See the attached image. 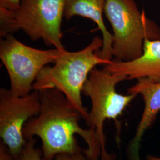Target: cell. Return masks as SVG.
Listing matches in <instances>:
<instances>
[{"label": "cell", "instance_id": "obj_1", "mask_svg": "<svg viewBox=\"0 0 160 160\" xmlns=\"http://www.w3.org/2000/svg\"><path fill=\"white\" fill-rule=\"evenodd\" d=\"M41 109L39 114L29 119L23 128L24 138L28 140L34 136L42 141L43 158L55 160L61 154H75L83 150L76 134L87 143L84 149L92 160L100 157L102 148L97 141L95 132L80 126L82 116L61 91L49 88L39 91Z\"/></svg>", "mask_w": 160, "mask_h": 160}, {"label": "cell", "instance_id": "obj_2", "mask_svg": "<svg viewBox=\"0 0 160 160\" xmlns=\"http://www.w3.org/2000/svg\"><path fill=\"white\" fill-rule=\"evenodd\" d=\"M103 46V40L96 37L79 51L61 52L53 66L46 65L40 71L33 86V91L56 88L61 91L86 120L89 112L83 106L81 94L84 84L92 69L98 65H107L112 60L100 57L97 52Z\"/></svg>", "mask_w": 160, "mask_h": 160}, {"label": "cell", "instance_id": "obj_3", "mask_svg": "<svg viewBox=\"0 0 160 160\" xmlns=\"http://www.w3.org/2000/svg\"><path fill=\"white\" fill-rule=\"evenodd\" d=\"M104 14L113 31V60L141 57L145 40H160V27L141 12L135 0H106Z\"/></svg>", "mask_w": 160, "mask_h": 160}, {"label": "cell", "instance_id": "obj_4", "mask_svg": "<svg viewBox=\"0 0 160 160\" xmlns=\"http://www.w3.org/2000/svg\"><path fill=\"white\" fill-rule=\"evenodd\" d=\"M125 80H129L126 75L115 74L104 68L95 67L92 69L82 87V94L89 97L92 102L86 125L95 132L102 153L107 151L106 137L104 133L105 120H114L119 132L120 124L118 118L137 96L134 94L123 95L116 92V85Z\"/></svg>", "mask_w": 160, "mask_h": 160}, {"label": "cell", "instance_id": "obj_5", "mask_svg": "<svg viewBox=\"0 0 160 160\" xmlns=\"http://www.w3.org/2000/svg\"><path fill=\"white\" fill-rule=\"evenodd\" d=\"M62 52L57 48L35 49L22 43L12 34L1 39L0 58L9 75L11 92L17 96L30 94L40 71L55 63Z\"/></svg>", "mask_w": 160, "mask_h": 160}, {"label": "cell", "instance_id": "obj_6", "mask_svg": "<svg viewBox=\"0 0 160 160\" xmlns=\"http://www.w3.org/2000/svg\"><path fill=\"white\" fill-rule=\"evenodd\" d=\"M66 0H21L13 11L14 23L32 41L43 40L46 46L65 51L61 24Z\"/></svg>", "mask_w": 160, "mask_h": 160}, {"label": "cell", "instance_id": "obj_7", "mask_svg": "<svg viewBox=\"0 0 160 160\" xmlns=\"http://www.w3.org/2000/svg\"><path fill=\"white\" fill-rule=\"evenodd\" d=\"M40 109L39 91L17 96L10 89H0V137L13 154H18L26 142L23 137V126L39 114Z\"/></svg>", "mask_w": 160, "mask_h": 160}, {"label": "cell", "instance_id": "obj_8", "mask_svg": "<svg viewBox=\"0 0 160 160\" xmlns=\"http://www.w3.org/2000/svg\"><path fill=\"white\" fill-rule=\"evenodd\" d=\"M137 80V83L128 89V92L141 95L145 106L135 135L126 149L129 160H140L139 151L143 134L154 123L160 112V81L147 77Z\"/></svg>", "mask_w": 160, "mask_h": 160}, {"label": "cell", "instance_id": "obj_9", "mask_svg": "<svg viewBox=\"0 0 160 160\" xmlns=\"http://www.w3.org/2000/svg\"><path fill=\"white\" fill-rule=\"evenodd\" d=\"M104 68L115 74L126 75L129 80L149 77L160 81V40L147 39L144 42L142 55L132 61L112 62Z\"/></svg>", "mask_w": 160, "mask_h": 160}, {"label": "cell", "instance_id": "obj_10", "mask_svg": "<svg viewBox=\"0 0 160 160\" xmlns=\"http://www.w3.org/2000/svg\"><path fill=\"white\" fill-rule=\"evenodd\" d=\"M106 0H66L63 18L69 20L80 16L90 19L97 24L102 34L103 46L97 55L106 60H112V48L114 38L106 28L103 14Z\"/></svg>", "mask_w": 160, "mask_h": 160}, {"label": "cell", "instance_id": "obj_11", "mask_svg": "<svg viewBox=\"0 0 160 160\" xmlns=\"http://www.w3.org/2000/svg\"><path fill=\"white\" fill-rule=\"evenodd\" d=\"M36 143L34 138L28 139L22 150L14 155V160H46L42 149L36 147Z\"/></svg>", "mask_w": 160, "mask_h": 160}, {"label": "cell", "instance_id": "obj_12", "mask_svg": "<svg viewBox=\"0 0 160 160\" xmlns=\"http://www.w3.org/2000/svg\"><path fill=\"white\" fill-rule=\"evenodd\" d=\"M19 30L17 29L14 20L13 11L0 7V36L5 38Z\"/></svg>", "mask_w": 160, "mask_h": 160}, {"label": "cell", "instance_id": "obj_13", "mask_svg": "<svg viewBox=\"0 0 160 160\" xmlns=\"http://www.w3.org/2000/svg\"><path fill=\"white\" fill-rule=\"evenodd\" d=\"M55 160H92L83 150L75 154H61L55 157Z\"/></svg>", "mask_w": 160, "mask_h": 160}, {"label": "cell", "instance_id": "obj_14", "mask_svg": "<svg viewBox=\"0 0 160 160\" xmlns=\"http://www.w3.org/2000/svg\"><path fill=\"white\" fill-rule=\"evenodd\" d=\"M14 155L2 141L0 142V160H14Z\"/></svg>", "mask_w": 160, "mask_h": 160}, {"label": "cell", "instance_id": "obj_15", "mask_svg": "<svg viewBox=\"0 0 160 160\" xmlns=\"http://www.w3.org/2000/svg\"><path fill=\"white\" fill-rule=\"evenodd\" d=\"M21 0H0V7L15 11L18 8Z\"/></svg>", "mask_w": 160, "mask_h": 160}, {"label": "cell", "instance_id": "obj_16", "mask_svg": "<svg viewBox=\"0 0 160 160\" xmlns=\"http://www.w3.org/2000/svg\"><path fill=\"white\" fill-rule=\"evenodd\" d=\"M116 155L114 154H110L108 151L102 153L100 157L96 159L92 160H116Z\"/></svg>", "mask_w": 160, "mask_h": 160}, {"label": "cell", "instance_id": "obj_17", "mask_svg": "<svg viewBox=\"0 0 160 160\" xmlns=\"http://www.w3.org/2000/svg\"><path fill=\"white\" fill-rule=\"evenodd\" d=\"M147 160H160V157L148 155L147 157Z\"/></svg>", "mask_w": 160, "mask_h": 160}]
</instances>
